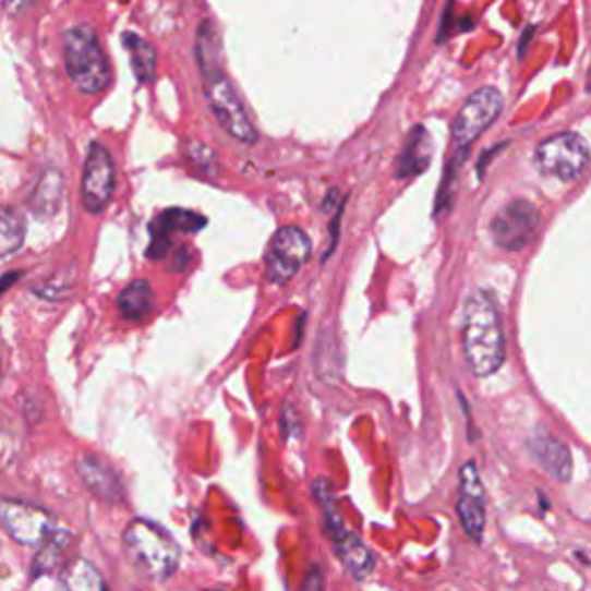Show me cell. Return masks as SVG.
<instances>
[{
    "instance_id": "cell-11",
    "label": "cell",
    "mask_w": 591,
    "mask_h": 591,
    "mask_svg": "<svg viewBox=\"0 0 591 591\" xmlns=\"http://www.w3.org/2000/svg\"><path fill=\"white\" fill-rule=\"evenodd\" d=\"M456 508L465 534L474 543H481L485 529V490L474 460H469L460 467Z\"/></svg>"
},
{
    "instance_id": "cell-23",
    "label": "cell",
    "mask_w": 591,
    "mask_h": 591,
    "mask_svg": "<svg viewBox=\"0 0 591 591\" xmlns=\"http://www.w3.org/2000/svg\"><path fill=\"white\" fill-rule=\"evenodd\" d=\"M49 179H51V173H45L43 183H39V188L33 196V208L37 215H51L58 208V204H61V196H51V190L61 188V176L56 173L53 183H49Z\"/></svg>"
},
{
    "instance_id": "cell-1",
    "label": "cell",
    "mask_w": 591,
    "mask_h": 591,
    "mask_svg": "<svg viewBox=\"0 0 591 591\" xmlns=\"http://www.w3.org/2000/svg\"><path fill=\"white\" fill-rule=\"evenodd\" d=\"M196 63H200L202 79H204V93L208 107L215 116V121L222 125V130L233 136L236 142L241 144H257L260 132L254 130L250 116L241 102L239 93L231 86V82L225 74L222 68V51H220V39L215 33L210 22H204L200 26V35H196V47H194Z\"/></svg>"
},
{
    "instance_id": "cell-14",
    "label": "cell",
    "mask_w": 591,
    "mask_h": 591,
    "mask_svg": "<svg viewBox=\"0 0 591 591\" xmlns=\"http://www.w3.org/2000/svg\"><path fill=\"white\" fill-rule=\"evenodd\" d=\"M527 446L534 460L555 481L568 483L570 477H574V458H570V448L562 439L553 435H534Z\"/></svg>"
},
{
    "instance_id": "cell-27",
    "label": "cell",
    "mask_w": 591,
    "mask_h": 591,
    "mask_svg": "<svg viewBox=\"0 0 591 591\" xmlns=\"http://www.w3.org/2000/svg\"><path fill=\"white\" fill-rule=\"evenodd\" d=\"M502 148H504V144H502V146H492V148L483 155V160L479 162V176H483V171H485V167H487V162H490V157H492V155H497Z\"/></svg>"
},
{
    "instance_id": "cell-2",
    "label": "cell",
    "mask_w": 591,
    "mask_h": 591,
    "mask_svg": "<svg viewBox=\"0 0 591 591\" xmlns=\"http://www.w3.org/2000/svg\"><path fill=\"white\" fill-rule=\"evenodd\" d=\"M462 351L469 372L483 379L495 374L506 359L504 326L490 291H474L462 312Z\"/></svg>"
},
{
    "instance_id": "cell-6",
    "label": "cell",
    "mask_w": 591,
    "mask_h": 591,
    "mask_svg": "<svg viewBox=\"0 0 591 591\" xmlns=\"http://www.w3.org/2000/svg\"><path fill=\"white\" fill-rule=\"evenodd\" d=\"M310 254L312 241L301 227L278 229L266 250V278L278 287L291 282L307 264Z\"/></svg>"
},
{
    "instance_id": "cell-18",
    "label": "cell",
    "mask_w": 591,
    "mask_h": 591,
    "mask_svg": "<svg viewBox=\"0 0 591 591\" xmlns=\"http://www.w3.org/2000/svg\"><path fill=\"white\" fill-rule=\"evenodd\" d=\"M123 45L130 53L134 76L140 79L142 84H150L153 76H155V70H157V51L153 49V45L146 43L144 37L132 35V33H128L123 37Z\"/></svg>"
},
{
    "instance_id": "cell-19",
    "label": "cell",
    "mask_w": 591,
    "mask_h": 591,
    "mask_svg": "<svg viewBox=\"0 0 591 591\" xmlns=\"http://www.w3.org/2000/svg\"><path fill=\"white\" fill-rule=\"evenodd\" d=\"M26 225L24 218L14 208L0 206V260L10 257L24 245Z\"/></svg>"
},
{
    "instance_id": "cell-15",
    "label": "cell",
    "mask_w": 591,
    "mask_h": 591,
    "mask_svg": "<svg viewBox=\"0 0 591 591\" xmlns=\"http://www.w3.org/2000/svg\"><path fill=\"white\" fill-rule=\"evenodd\" d=\"M330 541H333V547H335V555L340 557L342 566L347 568V574L353 580L363 582L374 570V555L370 553L367 545L361 541V536L353 534V531L342 529L340 534H335Z\"/></svg>"
},
{
    "instance_id": "cell-21",
    "label": "cell",
    "mask_w": 591,
    "mask_h": 591,
    "mask_svg": "<svg viewBox=\"0 0 591 591\" xmlns=\"http://www.w3.org/2000/svg\"><path fill=\"white\" fill-rule=\"evenodd\" d=\"M183 155L194 171H200L204 179H218L220 176V160L210 146L200 140H185Z\"/></svg>"
},
{
    "instance_id": "cell-22",
    "label": "cell",
    "mask_w": 591,
    "mask_h": 591,
    "mask_svg": "<svg viewBox=\"0 0 591 591\" xmlns=\"http://www.w3.org/2000/svg\"><path fill=\"white\" fill-rule=\"evenodd\" d=\"M68 547V534L63 531H53V534L39 545V553L35 557V574H47L58 562H61L63 550Z\"/></svg>"
},
{
    "instance_id": "cell-25",
    "label": "cell",
    "mask_w": 591,
    "mask_h": 591,
    "mask_svg": "<svg viewBox=\"0 0 591 591\" xmlns=\"http://www.w3.org/2000/svg\"><path fill=\"white\" fill-rule=\"evenodd\" d=\"M301 591H324V574L319 566H312L305 576Z\"/></svg>"
},
{
    "instance_id": "cell-12",
    "label": "cell",
    "mask_w": 591,
    "mask_h": 591,
    "mask_svg": "<svg viewBox=\"0 0 591 591\" xmlns=\"http://www.w3.org/2000/svg\"><path fill=\"white\" fill-rule=\"evenodd\" d=\"M206 225V218L190 210H165L160 218H155L150 225V248H148V257L150 260H165L169 245H171V233L176 231H196Z\"/></svg>"
},
{
    "instance_id": "cell-5",
    "label": "cell",
    "mask_w": 591,
    "mask_h": 591,
    "mask_svg": "<svg viewBox=\"0 0 591 591\" xmlns=\"http://www.w3.org/2000/svg\"><path fill=\"white\" fill-rule=\"evenodd\" d=\"M591 153L584 136L578 132H562L547 136L536 148V165L545 176H553L564 183L576 181L589 167Z\"/></svg>"
},
{
    "instance_id": "cell-9",
    "label": "cell",
    "mask_w": 591,
    "mask_h": 591,
    "mask_svg": "<svg viewBox=\"0 0 591 591\" xmlns=\"http://www.w3.org/2000/svg\"><path fill=\"white\" fill-rule=\"evenodd\" d=\"M116 190V167L105 144L93 142L82 171V204L91 215L102 213Z\"/></svg>"
},
{
    "instance_id": "cell-20",
    "label": "cell",
    "mask_w": 591,
    "mask_h": 591,
    "mask_svg": "<svg viewBox=\"0 0 591 591\" xmlns=\"http://www.w3.org/2000/svg\"><path fill=\"white\" fill-rule=\"evenodd\" d=\"M63 591H107V584L93 564L74 562L63 574Z\"/></svg>"
},
{
    "instance_id": "cell-8",
    "label": "cell",
    "mask_w": 591,
    "mask_h": 591,
    "mask_svg": "<svg viewBox=\"0 0 591 591\" xmlns=\"http://www.w3.org/2000/svg\"><path fill=\"white\" fill-rule=\"evenodd\" d=\"M539 220H541L539 208L531 202L527 200L508 202L490 225L492 241L506 252L524 250L531 241H534Z\"/></svg>"
},
{
    "instance_id": "cell-26",
    "label": "cell",
    "mask_w": 591,
    "mask_h": 591,
    "mask_svg": "<svg viewBox=\"0 0 591 591\" xmlns=\"http://www.w3.org/2000/svg\"><path fill=\"white\" fill-rule=\"evenodd\" d=\"M31 3H33V0H5V10L10 14H19V12H24Z\"/></svg>"
},
{
    "instance_id": "cell-10",
    "label": "cell",
    "mask_w": 591,
    "mask_h": 591,
    "mask_svg": "<svg viewBox=\"0 0 591 591\" xmlns=\"http://www.w3.org/2000/svg\"><path fill=\"white\" fill-rule=\"evenodd\" d=\"M0 527H3L16 543L33 547L43 545L56 531L53 518L45 508L16 499H5L0 504Z\"/></svg>"
},
{
    "instance_id": "cell-16",
    "label": "cell",
    "mask_w": 591,
    "mask_h": 591,
    "mask_svg": "<svg viewBox=\"0 0 591 591\" xmlns=\"http://www.w3.org/2000/svg\"><path fill=\"white\" fill-rule=\"evenodd\" d=\"M432 160V136L423 125H417L409 136L407 144L396 160V176L398 179H413V176L423 173Z\"/></svg>"
},
{
    "instance_id": "cell-24",
    "label": "cell",
    "mask_w": 591,
    "mask_h": 591,
    "mask_svg": "<svg viewBox=\"0 0 591 591\" xmlns=\"http://www.w3.org/2000/svg\"><path fill=\"white\" fill-rule=\"evenodd\" d=\"M456 173H458V157H453L446 167V173L442 179V188H439V196H437V215L444 210H448L453 194H456Z\"/></svg>"
},
{
    "instance_id": "cell-3",
    "label": "cell",
    "mask_w": 591,
    "mask_h": 591,
    "mask_svg": "<svg viewBox=\"0 0 591 591\" xmlns=\"http://www.w3.org/2000/svg\"><path fill=\"white\" fill-rule=\"evenodd\" d=\"M128 559L153 580H167L181 562V547L169 531L150 520H132L123 534Z\"/></svg>"
},
{
    "instance_id": "cell-13",
    "label": "cell",
    "mask_w": 591,
    "mask_h": 591,
    "mask_svg": "<svg viewBox=\"0 0 591 591\" xmlns=\"http://www.w3.org/2000/svg\"><path fill=\"white\" fill-rule=\"evenodd\" d=\"M76 471L79 479L84 481V485L93 492L95 497H100L105 502H118L123 497V481L118 477V471L100 456H82L76 460Z\"/></svg>"
},
{
    "instance_id": "cell-17",
    "label": "cell",
    "mask_w": 591,
    "mask_h": 591,
    "mask_svg": "<svg viewBox=\"0 0 591 591\" xmlns=\"http://www.w3.org/2000/svg\"><path fill=\"white\" fill-rule=\"evenodd\" d=\"M118 310H121V314L128 322H134V324L146 322L155 310V293H153L150 282L146 280L130 282L121 291V296H118Z\"/></svg>"
},
{
    "instance_id": "cell-4",
    "label": "cell",
    "mask_w": 591,
    "mask_h": 591,
    "mask_svg": "<svg viewBox=\"0 0 591 591\" xmlns=\"http://www.w3.org/2000/svg\"><path fill=\"white\" fill-rule=\"evenodd\" d=\"M63 58L70 82L79 93L95 95L109 86V58L91 26H74L65 33Z\"/></svg>"
},
{
    "instance_id": "cell-7",
    "label": "cell",
    "mask_w": 591,
    "mask_h": 591,
    "mask_svg": "<svg viewBox=\"0 0 591 591\" xmlns=\"http://www.w3.org/2000/svg\"><path fill=\"white\" fill-rule=\"evenodd\" d=\"M502 109H504V97L497 88L485 86L471 93L467 97V102L462 105V109L458 111L456 121H453V128H450L453 146H456L458 150H467L492 123L497 121Z\"/></svg>"
}]
</instances>
